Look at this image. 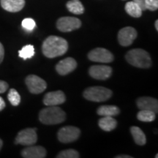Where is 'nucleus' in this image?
I'll return each mask as SVG.
<instances>
[{
    "label": "nucleus",
    "mask_w": 158,
    "mask_h": 158,
    "mask_svg": "<svg viewBox=\"0 0 158 158\" xmlns=\"http://www.w3.org/2000/svg\"><path fill=\"white\" fill-rule=\"evenodd\" d=\"M68 50V43L62 37L51 35L43 41L42 52L45 56L52 59L64 55Z\"/></svg>",
    "instance_id": "nucleus-1"
},
{
    "label": "nucleus",
    "mask_w": 158,
    "mask_h": 158,
    "mask_svg": "<svg viewBox=\"0 0 158 158\" xmlns=\"http://www.w3.org/2000/svg\"><path fill=\"white\" fill-rule=\"evenodd\" d=\"M66 119V114L62 108L57 106H48L40 111L39 120L47 125L58 124Z\"/></svg>",
    "instance_id": "nucleus-2"
},
{
    "label": "nucleus",
    "mask_w": 158,
    "mask_h": 158,
    "mask_svg": "<svg viewBox=\"0 0 158 158\" xmlns=\"http://www.w3.org/2000/svg\"><path fill=\"white\" fill-rule=\"evenodd\" d=\"M125 59L130 64L138 68H149L152 66V59L147 51L141 48H134L128 51Z\"/></svg>",
    "instance_id": "nucleus-3"
},
{
    "label": "nucleus",
    "mask_w": 158,
    "mask_h": 158,
    "mask_svg": "<svg viewBox=\"0 0 158 158\" xmlns=\"http://www.w3.org/2000/svg\"><path fill=\"white\" fill-rule=\"evenodd\" d=\"M112 91L102 86H92L84 91L83 96L86 100L92 102H104L111 98Z\"/></svg>",
    "instance_id": "nucleus-4"
},
{
    "label": "nucleus",
    "mask_w": 158,
    "mask_h": 158,
    "mask_svg": "<svg viewBox=\"0 0 158 158\" xmlns=\"http://www.w3.org/2000/svg\"><path fill=\"white\" fill-rule=\"evenodd\" d=\"M80 135L81 130L79 128L74 126H66L59 130L57 138L61 143H69L78 140Z\"/></svg>",
    "instance_id": "nucleus-5"
},
{
    "label": "nucleus",
    "mask_w": 158,
    "mask_h": 158,
    "mask_svg": "<svg viewBox=\"0 0 158 158\" xmlns=\"http://www.w3.org/2000/svg\"><path fill=\"white\" fill-rule=\"evenodd\" d=\"M37 141V135L35 128H27L18 133L15 138V144L23 146H31Z\"/></svg>",
    "instance_id": "nucleus-6"
},
{
    "label": "nucleus",
    "mask_w": 158,
    "mask_h": 158,
    "mask_svg": "<svg viewBox=\"0 0 158 158\" xmlns=\"http://www.w3.org/2000/svg\"><path fill=\"white\" fill-rule=\"evenodd\" d=\"M25 83L31 94H38L42 93L47 88L46 82L40 77L35 75H29L26 78Z\"/></svg>",
    "instance_id": "nucleus-7"
},
{
    "label": "nucleus",
    "mask_w": 158,
    "mask_h": 158,
    "mask_svg": "<svg viewBox=\"0 0 158 158\" xmlns=\"http://www.w3.org/2000/svg\"><path fill=\"white\" fill-rule=\"evenodd\" d=\"M81 27V21L75 17H62L56 22V28L62 32H70Z\"/></svg>",
    "instance_id": "nucleus-8"
},
{
    "label": "nucleus",
    "mask_w": 158,
    "mask_h": 158,
    "mask_svg": "<svg viewBox=\"0 0 158 158\" xmlns=\"http://www.w3.org/2000/svg\"><path fill=\"white\" fill-rule=\"evenodd\" d=\"M88 58L92 62L100 63H110L114 59L112 53L103 48H97L92 50L88 54Z\"/></svg>",
    "instance_id": "nucleus-9"
},
{
    "label": "nucleus",
    "mask_w": 158,
    "mask_h": 158,
    "mask_svg": "<svg viewBox=\"0 0 158 158\" xmlns=\"http://www.w3.org/2000/svg\"><path fill=\"white\" fill-rule=\"evenodd\" d=\"M138 33L132 27H126L120 29L118 33V43L122 46H130L137 37Z\"/></svg>",
    "instance_id": "nucleus-10"
},
{
    "label": "nucleus",
    "mask_w": 158,
    "mask_h": 158,
    "mask_svg": "<svg viewBox=\"0 0 158 158\" xmlns=\"http://www.w3.org/2000/svg\"><path fill=\"white\" fill-rule=\"evenodd\" d=\"M111 67L106 65H92L89 69V76L97 80L105 81L109 78L112 75Z\"/></svg>",
    "instance_id": "nucleus-11"
},
{
    "label": "nucleus",
    "mask_w": 158,
    "mask_h": 158,
    "mask_svg": "<svg viewBox=\"0 0 158 158\" xmlns=\"http://www.w3.org/2000/svg\"><path fill=\"white\" fill-rule=\"evenodd\" d=\"M66 101V96L61 90L48 92L43 98V103L46 106H56Z\"/></svg>",
    "instance_id": "nucleus-12"
},
{
    "label": "nucleus",
    "mask_w": 158,
    "mask_h": 158,
    "mask_svg": "<svg viewBox=\"0 0 158 158\" xmlns=\"http://www.w3.org/2000/svg\"><path fill=\"white\" fill-rule=\"evenodd\" d=\"M77 68V62L72 57L65 58L56 65V70L61 76H66L75 70Z\"/></svg>",
    "instance_id": "nucleus-13"
},
{
    "label": "nucleus",
    "mask_w": 158,
    "mask_h": 158,
    "mask_svg": "<svg viewBox=\"0 0 158 158\" xmlns=\"http://www.w3.org/2000/svg\"><path fill=\"white\" fill-rule=\"evenodd\" d=\"M136 105L140 110H152L155 114L158 111V101L151 97H141L136 100Z\"/></svg>",
    "instance_id": "nucleus-14"
},
{
    "label": "nucleus",
    "mask_w": 158,
    "mask_h": 158,
    "mask_svg": "<svg viewBox=\"0 0 158 158\" xmlns=\"http://www.w3.org/2000/svg\"><path fill=\"white\" fill-rule=\"evenodd\" d=\"M21 156L24 158H44L46 157V150L40 146H28L21 151Z\"/></svg>",
    "instance_id": "nucleus-15"
},
{
    "label": "nucleus",
    "mask_w": 158,
    "mask_h": 158,
    "mask_svg": "<svg viewBox=\"0 0 158 158\" xmlns=\"http://www.w3.org/2000/svg\"><path fill=\"white\" fill-rule=\"evenodd\" d=\"M2 7L10 13L21 11L25 6V0H0Z\"/></svg>",
    "instance_id": "nucleus-16"
},
{
    "label": "nucleus",
    "mask_w": 158,
    "mask_h": 158,
    "mask_svg": "<svg viewBox=\"0 0 158 158\" xmlns=\"http://www.w3.org/2000/svg\"><path fill=\"white\" fill-rule=\"evenodd\" d=\"M99 127L102 130L106 132H110L116 129L117 126V122L113 116H102L99 119Z\"/></svg>",
    "instance_id": "nucleus-17"
},
{
    "label": "nucleus",
    "mask_w": 158,
    "mask_h": 158,
    "mask_svg": "<svg viewBox=\"0 0 158 158\" xmlns=\"http://www.w3.org/2000/svg\"><path fill=\"white\" fill-rule=\"evenodd\" d=\"M97 114L102 116H114L120 114V109L116 106H101L97 110Z\"/></svg>",
    "instance_id": "nucleus-18"
},
{
    "label": "nucleus",
    "mask_w": 158,
    "mask_h": 158,
    "mask_svg": "<svg viewBox=\"0 0 158 158\" xmlns=\"http://www.w3.org/2000/svg\"><path fill=\"white\" fill-rule=\"evenodd\" d=\"M130 133L133 135L136 144L139 146L145 145L147 143V138L141 128L136 127V126H133L130 127Z\"/></svg>",
    "instance_id": "nucleus-19"
},
{
    "label": "nucleus",
    "mask_w": 158,
    "mask_h": 158,
    "mask_svg": "<svg viewBox=\"0 0 158 158\" xmlns=\"http://www.w3.org/2000/svg\"><path fill=\"white\" fill-rule=\"evenodd\" d=\"M67 8L70 13L76 15H81L84 12V7L79 0H70L66 4Z\"/></svg>",
    "instance_id": "nucleus-20"
},
{
    "label": "nucleus",
    "mask_w": 158,
    "mask_h": 158,
    "mask_svg": "<svg viewBox=\"0 0 158 158\" xmlns=\"http://www.w3.org/2000/svg\"><path fill=\"white\" fill-rule=\"evenodd\" d=\"M125 11L129 14L130 16L134 18H139L142 15V10L141 7L138 6L135 2L133 1L128 2L125 5Z\"/></svg>",
    "instance_id": "nucleus-21"
},
{
    "label": "nucleus",
    "mask_w": 158,
    "mask_h": 158,
    "mask_svg": "<svg viewBox=\"0 0 158 158\" xmlns=\"http://www.w3.org/2000/svg\"><path fill=\"white\" fill-rule=\"evenodd\" d=\"M137 118L141 122H151L155 120L156 114L152 110H141L137 114Z\"/></svg>",
    "instance_id": "nucleus-22"
},
{
    "label": "nucleus",
    "mask_w": 158,
    "mask_h": 158,
    "mask_svg": "<svg viewBox=\"0 0 158 158\" xmlns=\"http://www.w3.org/2000/svg\"><path fill=\"white\" fill-rule=\"evenodd\" d=\"M19 56L23 59H31L35 55V48L32 45H27L19 51Z\"/></svg>",
    "instance_id": "nucleus-23"
},
{
    "label": "nucleus",
    "mask_w": 158,
    "mask_h": 158,
    "mask_svg": "<svg viewBox=\"0 0 158 158\" xmlns=\"http://www.w3.org/2000/svg\"><path fill=\"white\" fill-rule=\"evenodd\" d=\"M7 98L13 106H19L21 102V96L15 89H11L9 91V93L7 94Z\"/></svg>",
    "instance_id": "nucleus-24"
},
{
    "label": "nucleus",
    "mask_w": 158,
    "mask_h": 158,
    "mask_svg": "<svg viewBox=\"0 0 158 158\" xmlns=\"http://www.w3.org/2000/svg\"><path fill=\"white\" fill-rule=\"evenodd\" d=\"M57 158H78L80 157L79 153L76 150L69 149L66 150H63L60 152L56 156Z\"/></svg>",
    "instance_id": "nucleus-25"
},
{
    "label": "nucleus",
    "mask_w": 158,
    "mask_h": 158,
    "mask_svg": "<svg viewBox=\"0 0 158 158\" xmlns=\"http://www.w3.org/2000/svg\"><path fill=\"white\" fill-rule=\"evenodd\" d=\"M35 26H36L35 21L32 19H30V18L24 19L22 21V27L26 30L32 31L35 29Z\"/></svg>",
    "instance_id": "nucleus-26"
},
{
    "label": "nucleus",
    "mask_w": 158,
    "mask_h": 158,
    "mask_svg": "<svg viewBox=\"0 0 158 158\" xmlns=\"http://www.w3.org/2000/svg\"><path fill=\"white\" fill-rule=\"evenodd\" d=\"M145 5L147 10L151 11L157 10L158 8V0H145Z\"/></svg>",
    "instance_id": "nucleus-27"
},
{
    "label": "nucleus",
    "mask_w": 158,
    "mask_h": 158,
    "mask_svg": "<svg viewBox=\"0 0 158 158\" xmlns=\"http://www.w3.org/2000/svg\"><path fill=\"white\" fill-rule=\"evenodd\" d=\"M9 87V85L7 82L0 80V94L5 93Z\"/></svg>",
    "instance_id": "nucleus-28"
},
{
    "label": "nucleus",
    "mask_w": 158,
    "mask_h": 158,
    "mask_svg": "<svg viewBox=\"0 0 158 158\" xmlns=\"http://www.w3.org/2000/svg\"><path fill=\"white\" fill-rule=\"evenodd\" d=\"M133 1L134 2L137 4L140 7H141L142 11H144L147 10V8H146V5H145V0H133Z\"/></svg>",
    "instance_id": "nucleus-29"
},
{
    "label": "nucleus",
    "mask_w": 158,
    "mask_h": 158,
    "mask_svg": "<svg viewBox=\"0 0 158 158\" xmlns=\"http://www.w3.org/2000/svg\"><path fill=\"white\" fill-rule=\"evenodd\" d=\"M5 56V49H4L3 45L0 43V64L2 62Z\"/></svg>",
    "instance_id": "nucleus-30"
},
{
    "label": "nucleus",
    "mask_w": 158,
    "mask_h": 158,
    "mask_svg": "<svg viewBox=\"0 0 158 158\" xmlns=\"http://www.w3.org/2000/svg\"><path fill=\"white\" fill-rule=\"evenodd\" d=\"M6 105L5 102V100H3V98L2 97H0V111H2L4 108H5Z\"/></svg>",
    "instance_id": "nucleus-31"
},
{
    "label": "nucleus",
    "mask_w": 158,
    "mask_h": 158,
    "mask_svg": "<svg viewBox=\"0 0 158 158\" xmlns=\"http://www.w3.org/2000/svg\"><path fill=\"white\" fill-rule=\"evenodd\" d=\"M116 158H133V157L129 155H118L116 156Z\"/></svg>",
    "instance_id": "nucleus-32"
},
{
    "label": "nucleus",
    "mask_w": 158,
    "mask_h": 158,
    "mask_svg": "<svg viewBox=\"0 0 158 158\" xmlns=\"http://www.w3.org/2000/svg\"><path fill=\"white\" fill-rule=\"evenodd\" d=\"M155 28H156V30H158V20L155 21Z\"/></svg>",
    "instance_id": "nucleus-33"
},
{
    "label": "nucleus",
    "mask_w": 158,
    "mask_h": 158,
    "mask_svg": "<svg viewBox=\"0 0 158 158\" xmlns=\"http://www.w3.org/2000/svg\"><path fill=\"white\" fill-rule=\"evenodd\" d=\"M2 146H3V141H2V139L0 138V150L2 149Z\"/></svg>",
    "instance_id": "nucleus-34"
}]
</instances>
